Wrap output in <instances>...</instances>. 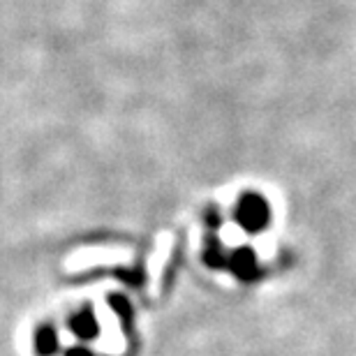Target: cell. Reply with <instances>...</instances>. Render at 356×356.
I'll use <instances>...</instances> for the list:
<instances>
[{
	"label": "cell",
	"instance_id": "obj_1",
	"mask_svg": "<svg viewBox=\"0 0 356 356\" xmlns=\"http://www.w3.org/2000/svg\"><path fill=\"white\" fill-rule=\"evenodd\" d=\"M38 350L42 354H51L56 350V336L49 329H42L38 333Z\"/></svg>",
	"mask_w": 356,
	"mask_h": 356
}]
</instances>
